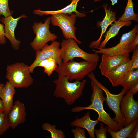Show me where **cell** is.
Masks as SVG:
<instances>
[{"instance_id":"8992f818","label":"cell","mask_w":138,"mask_h":138,"mask_svg":"<svg viewBox=\"0 0 138 138\" xmlns=\"http://www.w3.org/2000/svg\"><path fill=\"white\" fill-rule=\"evenodd\" d=\"M87 75L91 81L95 83L105 93L106 97L105 101L108 107L115 114V116L112 119L117 124L119 130L124 127L125 121L121 112L120 103L122 98L126 94L128 90L123 88L119 94H112L96 79L93 72Z\"/></svg>"},{"instance_id":"52a82bcc","label":"cell","mask_w":138,"mask_h":138,"mask_svg":"<svg viewBox=\"0 0 138 138\" xmlns=\"http://www.w3.org/2000/svg\"><path fill=\"white\" fill-rule=\"evenodd\" d=\"M61 57L64 63L79 57L85 60L98 62L99 55L96 53L91 54L85 52L78 46L77 42L73 39H63L60 43Z\"/></svg>"},{"instance_id":"9a60e30c","label":"cell","mask_w":138,"mask_h":138,"mask_svg":"<svg viewBox=\"0 0 138 138\" xmlns=\"http://www.w3.org/2000/svg\"><path fill=\"white\" fill-rule=\"evenodd\" d=\"M26 107L24 103L17 100L14 103L8 114L10 127L15 129L19 124H22L26 121Z\"/></svg>"},{"instance_id":"603a6c76","label":"cell","mask_w":138,"mask_h":138,"mask_svg":"<svg viewBox=\"0 0 138 138\" xmlns=\"http://www.w3.org/2000/svg\"><path fill=\"white\" fill-rule=\"evenodd\" d=\"M127 3L123 14L117 21H128L134 20L138 21V14L135 13L134 11L133 3L132 0H127Z\"/></svg>"},{"instance_id":"e0dca14e","label":"cell","mask_w":138,"mask_h":138,"mask_svg":"<svg viewBox=\"0 0 138 138\" xmlns=\"http://www.w3.org/2000/svg\"><path fill=\"white\" fill-rule=\"evenodd\" d=\"M98 122L97 120H93L91 119L90 113L88 111L80 118L76 116L75 120L71 122L70 124L72 127H79L86 129L89 135V137L95 138V127Z\"/></svg>"},{"instance_id":"f546056e","label":"cell","mask_w":138,"mask_h":138,"mask_svg":"<svg viewBox=\"0 0 138 138\" xmlns=\"http://www.w3.org/2000/svg\"><path fill=\"white\" fill-rule=\"evenodd\" d=\"M74 138H86V132L84 129L76 127L75 129L73 128L71 130Z\"/></svg>"},{"instance_id":"d6986e66","label":"cell","mask_w":138,"mask_h":138,"mask_svg":"<svg viewBox=\"0 0 138 138\" xmlns=\"http://www.w3.org/2000/svg\"><path fill=\"white\" fill-rule=\"evenodd\" d=\"M80 0H71V3L64 8L60 10L54 11H43L39 9L34 10L33 11L34 14L39 16L48 15H53L59 13L67 14L70 15L72 13H75L77 16L78 18H82L86 16L84 13L78 11L77 10V4Z\"/></svg>"},{"instance_id":"e575fe53","label":"cell","mask_w":138,"mask_h":138,"mask_svg":"<svg viewBox=\"0 0 138 138\" xmlns=\"http://www.w3.org/2000/svg\"><path fill=\"white\" fill-rule=\"evenodd\" d=\"M4 85V84L3 83H0V91L1 90L2 88Z\"/></svg>"},{"instance_id":"4316f807","label":"cell","mask_w":138,"mask_h":138,"mask_svg":"<svg viewBox=\"0 0 138 138\" xmlns=\"http://www.w3.org/2000/svg\"><path fill=\"white\" fill-rule=\"evenodd\" d=\"M8 0H0V15L4 17L12 15L14 12L9 9L8 5Z\"/></svg>"},{"instance_id":"d6a6232c","label":"cell","mask_w":138,"mask_h":138,"mask_svg":"<svg viewBox=\"0 0 138 138\" xmlns=\"http://www.w3.org/2000/svg\"><path fill=\"white\" fill-rule=\"evenodd\" d=\"M4 107L3 102L0 98V113L4 111Z\"/></svg>"},{"instance_id":"1f68e13d","label":"cell","mask_w":138,"mask_h":138,"mask_svg":"<svg viewBox=\"0 0 138 138\" xmlns=\"http://www.w3.org/2000/svg\"><path fill=\"white\" fill-rule=\"evenodd\" d=\"M138 137V124L133 129L128 138H137Z\"/></svg>"},{"instance_id":"cb8c5ba5","label":"cell","mask_w":138,"mask_h":138,"mask_svg":"<svg viewBox=\"0 0 138 138\" xmlns=\"http://www.w3.org/2000/svg\"><path fill=\"white\" fill-rule=\"evenodd\" d=\"M58 66L55 60L51 57L42 60L37 65V66L43 67L44 72L49 76L51 75Z\"/></svg>"},{"instance_id":"7c38bea8","label":"cell","mask_w":138,"mask_h":138,"mask_svg":"<svg viewBox=\"0 0 138 138\" xmlns=\"http://www.w3.org/2000/svg\"><path fill=\"white\" fill-rule=\"evenodd\" d=\"M129 54L110 55L102 54L99 68L101 74L105 76L117 67L130 60Z\"/></svg>"},{"instance_id":"6da1fadb","label":"cell","mask_w":138,"mask_h":138,"mask_svg":"<svg viewBox=\"0 0 138 138\" xmlns=\"http://www.w3.org/2000/svg\"><path fill=\"white\" fill-rule=\"evenodd\" d=\"M90 84L92 90L90 99L91 104L86 107L75 106L71 109V111L73 112L78 113L86 109L93 110L98 114L97 120L99 122L104 123L113 131H118L119 129L117 124L104 109L103 103L105 100V97L103 96V91L92 81H91Z\"/></svg>"},{"instance_id":"2e32d148","label":"cell","mask_w":138,"mask_h":138,"mask_svg":"<svg viewBox=\"0 0 138 138\" xmlns=\"http://www.w3.org/2000/svg\"><path fill=\"white\" fill-rule=\"evenodd\" d=\"M130 60L123 63L108 72L104 76L107 78L113 87L120 85L130 70Z\"/></svg>"},{"instance_id":"9c48e42d","label":"cell","mask_w":138,"mask_h":138,"mask_svg":"<svg viewBox=\"0 0 138 138\" xmlns=\"http://www.w3.org/2000/svg\"><path fill=\"white\" fill-rule=\"evenodd\" d=\"M50 17L47 18L42 23L35 22L32 26L34 34L36 37L30 43L32 48L35 51L40 49L49 41H55L58 36L52 33L49 30Z\"/></svg>"},{"instance_id":"ac0fdd59","label":"cell","mask_w":138,"mask_h":138,"mask_svg":"<svg viewBox=\"0 0 138 138\" xmlns=\"http://www.w3.org/2000/svg\"><path fill=\"white\" fill-rule=\"evenodd\" d=\"M16 93L15 88L8 81L0 91V98L4 107V111L7 114L13 104V98Z\"/></svg>"},{"instance_id":"7a4b0ae2","label":"cell","mask_w":138,"mask_h":138,"mask_svg":"<svg viewBox=\"0 0 138 138\" xmlns=\"http://www.w3.org/2000/svg\"><path fill=\"white\" fill-rule=\"evenodd\" d=\"M53 82L55 85L53 96L63 99L65 103L70 105L81 96L86 80L83 79L71 82L66 76L58 74L57 79Z\"/></svg>"},{"instance_id":"d4e9b609","label":"cell","mask_w":138,"mask_h":138,"mask_svg":"<svg viewBox=\"0 0 138 138\" xmlns=\"http://www.w3.org/2000/svg\"><path fill=\"white\" fill-rule=\"evenodd\" d=\"M43 130L49 131L51 134L52 138H65L64 132L61 130L56 129L54 124L52 125L48 123H44L42 125Z\"/></svg>"},{"instance_id":"30bf717a","label":"cell","mask_w":138,"mask_h":138,"mask_svg":"<svg viewBox=\"0 0 138 138\" xmlns=\"http://www.w3.org/2000/svg\"><path fill=\"white\" fill-rule=\"evenodd\" d=\"M60 43L58 41H52L50 45L47 44L40 49L35 51L36 58L33 63L29 66L31 73H32L39 63L42 60L49 57L54 59L58 65L61 64L62 61L61 57Z\"/></svg>"},{"instance_id":"277c9868","label":"cell","mask_w":138,"mask_h":138,"mask_svg":"<svg viewBox=\"0 0 138 138\" xmlns=\"http://www.w3.org/2000/svg\"><path fill=\"white\" fill-rule=\"evenodd\" d=\"M138 44V25H135L133 29L123 34L119 42L116 45L108 48L93 50L95 53L110 55H119L133 52Z\"/></svg>"},{"instance_id":"3957f363","label":"cell","mask_w":138,"mask_h":138,"mask_svg":"<svg viewBox=\"0 0 138 138\" xmlns=\"http://www.w3.org/2000/svg\"><path fill=\"white\" fill-rule=\"evenodd\" d=\"M98 62L85 61L77 62L73 60L58 65L55 71L67 77L69 80L80 81L96 69Z\"/></svg>"},{"instance_id":"7402d4cb","label":"cell","mask_w":138,"mask_h":138,"mask_svg":"<svg viewBox=\"0 0 138 138\" xmlns=\"http://www.w3.org/2000/svg\"><path fill=\"white\" fill-rule=\"evenodd\" d=\"M138 84V69L129 71L120 85L123 88L130 90Z\"/></svg>"},{"instance_id":"ba28073f","label":"cell","mask_w":138,"mask_h":138,"mask_svg":"<svg viewBox=\"0 0 138 138\" xmlns=\"http://www.w3.org/2000/svg\"><path fill=\"white\" fill-rule=\"evenodd\" d=\"M77 15L73 13L68 14L58 13L50 17V21L53 25L59 27L61 30L66 39H73L79 44L81 42L76 38L75 33L76 28L75 24Z\"/></svg>"},{"instance_id":"f1b7e54d","label":"cell","mask_w":138,"mask_h":138,"mask_svg":"<svg viewBox=\"0 0 138 138\" xmlns=\"http://www.w3.org/2000/svg\"><path fill=\"white\" fill-rule=\"evenodd\" d=\"M100 128L99 130L94 129V133L97 138H106L107 132L106 126L104 127L103 123L100 124Z\"/></svg>"},{"instance_id":"836d02e7","label":"cell","mask_w":138,"mask_h":138,"mask_svg":"<svg viewBox=\"0 0 138 138\" xmlns=\"http://www.w3.org/2000/svg\"><path fill=\"white\" fill-rule=\"evenodd\" d=\"M94 2H96L102 0H93ZM111 2V5H114L115 4L117 3L118 0H110Z\"/></svg>"},{"instance_id":"4fadbf2b","label":"cell","mask_w":138,"mask_h":138,"mask_svg":"<svg viewBox=\"0 0 138 138\" xmlns=\"http://www.w3.org/2000/svg\"><path fill=\"white\" fill-rule=\"evenodd\" d=\"M28 17L24 14H22L19 17L14 18L12 15L6 17H3L0 20L3 24L4 26L5 37L9 41L13 49L17 50L19 48L21 41L15 38L14 31L19 20L21 18H27Z\"/></svg>"},{"instance_id":"44dd1931","label":"cell","mask_w":138,"mask_h":138,"mask_svg":"<svg viewBox=\"0 0 138 138\" xmlns=\"http://www.w3.org/2000/svg\"><path fill=\"white\" fill-rule=\"evenodd\" d=\"M138 118L129 125L117 131H113L106 126L107 132H108L112 138H128L133 129L138 124Z\"/></svg>"},{"instance_id":"ffe728a7","label":"cell","mask_w":138,"mask_h":138,"mask_svg":"<svg viewBox=\"0 0 138 138\" xmlns=\"http://www.w3.org/2000/svg\"><path fill=\"white\" fill-rule=\"evenodd\" d=\"M131 21H117L112 23L111 26L108 31L106 32L105 36V38L100 43L98 48H105L107 43L111 38L114 37L118 34L120 28L124 26H128L131 24Z\"/></svg>"},{"instance_id":"8fae6325","label":"cell","mask_w":138,"mask_h":138,"mask_svg":"<svg viewBox=\"0 0 138 138\" xmlns=\"http://www.w3.org/2000/svg\"><path fill=\"white\" fill-rule=\"evenodd\" d=\"M123 96L120 103L121 112L125 121L124 126L131 123L138 117V101L134 98V95L128 90Z\"/></svg>"},{"instance_id":"4dcf8cb0","label":"cell","mask_w":138,"mask_h":138,"mask_svg":"<svg viewBox=\"0 0 138 138\" xmlns=\"http://www.w3.org/2000/svg\"><path fill=\"white\" fill-rule=\"evenodd\" d=\"M4 27V25L0 23V44L1 45H3L6 42Z\"/></svg>"},{"instance_id":"5b68a950","label":"cell","mask_w":138,"mask_h":138,"mask_svg":"<svg viewBox=\"0 0 138 138\" xmlns=\"http://www.w3.org/2000/svg\"><path fill=\"white\" fill-rule=\"evenodd\" d=\"M29 67L22 62L8 65L6 78L15 88H27L33 84L34 80Z\"/></svg>"},{"instance_id":"484cf974","label":"cell","mask_w":138,"mask_h":138,"mask_svg":"<svg viewBox=\"0 0 138 138\" xmlns=\"http://www.w3.org/2000/svg\"><path fill=\"white\" fill-rule=\"evenodd\" d=\"M10 127L8 114L4 111L0 113V136L3 135Z\"/></svg>"},{"instance_id":"5bb4252c","label":"cell","mask_w":138,"mask_h":138,"mask_svg":"<svg viewBox=\"0 0 138 138\" xmlns=\"http://www.w3.org/2000/svg\"><path fill=\"white\" fill-rule=\"evenodd\" d=\"M107 3L103 4L102 5L105 12V15L103 20L98 21L96 23V26L100 27L101 32L99 37L97 40L91 42L89 46V48L91 49H97L99 47L101 40L103 35L106 32L107 28L113 22L116 21V14L115 12L113 11L110 6H108Z\"/></svg>"},{"instance_id":"83f0119b","label":"cell","mask_w":138,"mask_h":138,"mask_svg":"<svg viewBox=\"0 0 138 138\" xmlns=\"http://www.w3.org/2000/svg\"><path fill=\"white\" fill-rule=\"evenodd\" d=\"M130 61V70L138 69V47L137 46L133 51Z\"/></svg>"}]
</instances>
